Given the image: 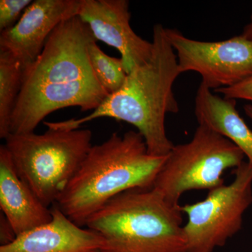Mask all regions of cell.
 I'll use <instances>...</instances> for the list:
<instances>
[{"label": "cell", "instance_id": "obj_1", "mask_svg": "<svg viewBox=\"0 0 252 252\" xmlns=\"http://www.w3.org/2000/svg\"><path fill=\"white\" fill-rule=\"evenodd\" d=\"M96 41L78 16L58 26L35 62L23 72L10 134L34 132L50 114L69 107L97 109L108 94L94 75L88 48Z\"/></svg>", "mask_w": 252, "mask_h": 252}, {"label": "cell", "instance_id": "obj_10", "mask_svg": "<svg viewBox=\"0 0 252 252\" xmlns=\"http://www.w3.org/2000/svg\"><path fill=\"white\" fill-rule=\"evenodd\" d=\"M80 0H35L17 23L0 34V52L21 63L23 71L42 52L49 36L63 21L77 16Z\"/></svg>", "mask_w": 252, "mask_h": 252}, {"label": "cell", "instance_id": "obj_12", "mask_svg": "<svg viewBox=\"0 0 252 252\" xmlns=\"http://www.w3.org/2000/svg\"><path fill=\"white\" fill-rule=\"evenodd\" d=\"M0 207L16 235L52 220V213L18 175L5 144L0 147Z\"/></svg>", "mask_w": 252, "mask_h": 252}, {"label": "cell", "instance_id": "obj_11", "mask_svg": "<svg viewBox=\"0 0 252 252\" xmlns=\"http://www.w3.org/2000/svg\"><path fill=\"white\" fill-rule=\"evenodd\" d=\"M51 213L49 222L18 235L0 252H101L98 233L76 224L55 204Z\"/></svg>", "mask_w": 252, "mask_h": 252}, {"label": "cell", "instance_id": "obj_3", "mask_svg": "<svg viewBox=\"0 0 252 252\" xmlns=\"http://www.w3.org/2000/svg\"><path fill=\"white\" fill-rule=\"evenodd\" d=\"M167 157L149 154L138 131L114 132L92 146L55 205L76 224L86 226L95 212L123 192L153 188Z\"/></svg>", "mask_w": 252, "mask_h": 252}, {"label": "cell", "instance_id": "obj_14", "mask_svg": "<svg viewBox=\"0 0 252 252\" xmlns=\"http://www.w3.org/2000/svg\"><path fill=\"white\" fill-rule=\"evenodd\" d=\"M21 63L8 53L0 52V137L10 135L11 116L22 86Z\"/></svg>", "mask_w": 252, "mask_h": 252}, {"label": "cell", "instance_id": "obj_15", "mask_svg": "<svg viewBox=\"0 0 252 252\" xmlns=\"http://www.w3.org/2000/svg\"><path fill=\"white\" fill-rule=\"evenodd\" d=\"M96 41L91 42L88 48L89 61L97 81L109 95L122 88L127 74L122 59L106 54Z\"/></svg>", "mask_w": 252, "mask_h": 252}, {"label": "cell", "instance_id": "obj_19", "mask_svg": "<svg viewBox=\"0 0 252 252\" xmlns=\"http://www.w3.org/2000/svg\"><path fill=\"white\" fill-rule=\"evenodd\" d=\"M242 35L252 41V14L251 15V18H250V23H248L244 28Z\"/></svg>", "mask_w": 252, "mask_h": 252}, {"label": "cell", "instance_id": "obj_13", "mask_svg": "<svg viewBox=\"0 0 252 252\" xmlns=\"http://www.w3.org/2000/svg\"><path fill=\"white\" fill-rule=\"evenodd\" d=\"M200 84L195 99V117L199 125L205 126L236 145L252 168V130L236 109V100L213 94Z\"/></svg>", "mask_w": 252, "mask_h": 252}, {"label": "cell", "instance_id": "obj_7", "mask_svg": "<svg viewBox=\"0 0 252 252\" xmlns=\"http://www.w3.org/2000/svg\"><path fill=\"white\" fill-rule=\"evenodd\" d=\"M234 180L209 190L206 198L181 206L187 216V252H213L241 230L252 204V168L248 162L233 170Z\"/></svg>", "mask_w": 252, "mask_h": 252}, {"label": "cell", "instance_id": "obj_6", "mask_svg": "<svg viewBox=\"0 0 252 252\" xmlns=\"http://www.w3.org/2000/svg\"><path fill=\"white\" fill-rule=\"evenodd\" d=\"M245 154L233 142L203 126H198L187 143L174 146L154 182L171 205L179 206L186 192L208 190L225 185L223 175L243 163Z\"/></svg>", "mask_w": 252, "mask_h": 252}, {"label": "cell", "instance_id": "obj_8", "mask_svg": "<svg viewBox=\"0 0 252 252\" xmlns=\"http://www.w3.org/2000/svg\"><path fill=\"white\" fill-rule=\"evenodd\" d=\"M165 32L177 53L181 73H198L208 89L231 87L252 76V41L242 34L226 40L201 41L177 30L165 28Z\"/></svg>", "mask_w": 252, "mask_h": 252}, {"label": "cell", "instance_id": "obj_16", "mask_svg": "<svg viewBox=\"0 0 252 252\" xmlns=\"http://www.w3.org/2000/svg\"><path fill=\"white\" fill-rule=\"evenodd\" d=\"M32 0H1L0 1V31L12 28L19 21Z\"/></svg>", "mask_w": 252, "mask_h": 252}, {"label": "cell", "instance_id": "obj_18", "mask_svg": "<svg viewBox=\"0 0 252 252\" xmlns=\"http://www.w3.org/2000/svg\"><path fill=\"white\" fill-rule=\"evenodd\" d=\"M17 235L15 233L12 225L9 223L6 217L1 214L0 217V243L1 246L9 245L12 243Z\"/></svg>", "mask_w": 252, "mask_h": 252}, {"label": "cell", "instance_id": "obj_17", "mask_svg": "<svg viewBox=\"0 0 252 252\" xmlns=\"http://www.w3.org/2000/svg\"><path fill=\"white\" fill-rule=\"evenodd\" d=\"M214 93L221 94L225 98L245 99L252 102V76L237 85L220 88L214 91Z\"/></svg>", "mask_w": 252, "mask_h": 252}, {"label": "cell", "instance_id": "obj_9", "mask_svg": "<svg viewBox=\"0 0 252 252\" xmlns=\"http://www.w3.org/2000/svg\"><path fill=\"white\" fill-rule=\"evenodd\" d=\"M77 16L96 41L119 51L127 74L152 57V41L142 39L131 28L127 0H80Z\"/></svg>", "mask_w": 252, "mask_h": 252}, {"label": "cell", "instance_id": "obj_4", "mask_svg": "<svg viewBox=\"0 0 252 252\" xmlns=\"http://www.w3.org/2000/svg\"><path fill=\"white\" fill-rule=\"evenodd\" d=\"M181 206L154 188L126 190L109 200L86 226L103 240L101 252H187Z\"/></svg>", "mask_w": 252, "mask_h": 252}, {"label": "cell", "instance_id": "obj_2", "mask_svg": "<svg viewBox=\"0 0 252 252\" xmlns=\"http://www.w3.org/2000/svg\"><path fill=\"white\" fill-rule=\"evenodd\" d=\"M153 53L149 61L127 74L124 85L107 96L97 109L80 119L44 122L49 128L76 130L99 118H111L135 126L143 136L149 154L166 157L174 144L167 137L165 117L179 112L173 93L176 79L182 73L177 55L167 39L165 28H153Z\"/></svg>", "mask_w": 252, "mask_h": 252}, {"label": "cell", "instance_id": "obj_5", "mask_svg": "<svg viewBox=\"0 0 252 252\" xmlns=\"http://www.w3.org/2000/svg\"><path fill=\"white\" fill-rule=\"evenodd\" d=\"M89 129L10 134L6 146L18 175L46 207L54 205L93 144Z\"/></svg>", "mask_w": 252, "mask_h": 252}, {"label": "cell", "instance_id": "obj_20", "mask_svg": "<svg viewBox=\"0 0 252 252\" xmlns=\"http://www.w3.org/2000/svg\"><path fill=\"white\" fill-rule=\"evenodd\" d=\"M244 110L246 115L252 120V104H246L244 106Z\"/></svg>", "mask_w": 252, "mask_h": 252}]
</instances>
